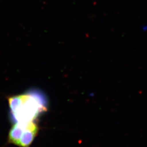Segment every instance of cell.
I'll use <instances>...</instances> for the list:
<instances>
[{
    "label": "cell",
    "mask_w": 147,
    "mask_h": 147,
    "mask_svg": "<svg viewBox=\"0 0 147 147\" xmlns=\"http://www.w3.org/2000/svg\"><path fill=\"white\" fill-rule=\"evenodd\" d=\"M8 102L13 118L16 122L33 121L47 110V98L36 90L13 96L9 98Z\"/></svg>",
    "instance_id": "1"
},
{
    "label": "cell",
    "mask_w": 147,
    "mask_h": 147,
    "mask_svg": "<svg viewBox=\"0 0 147 147\" xmlns=\"http://www.w3.org/2000/svg\"><path fill=\"white\" fill-rule=\"evenodd\" d=\"M38 126L33 121L16 122L9 132V142L21 147H28L38 132Z\"/></svg>",
    "instance_id": "2"
}]
</instances>
